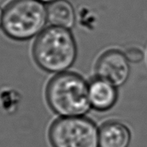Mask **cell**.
Returning <instances> with one entry per match:
<instances>
[{
  "instance_id": "1",
  "label": "cell",
  "mask_w": 147,
  "mask_h": 147,
  "mask_svg": "<svg viewBox=\"0 0 147 147\" xmlns=\"http://www.w3.org/2000/svg\"><path fill=\"white\" fill-rule=\"evenodd\" d=\"M32 56L40 69L50 74L67 72L78 56V47L70 29L50 26L36 36Z\"/></svg>"
},
{
  "instance_id": "2",
  "label": "cell",
  "mask_w": 147,
  "mask_h": 147,
  "mask_svg": "<svg viewBox=\"0 0 147 147\" xmlns=\"http://www.w3.org/2000/svg\"><path fill=\"white\" fill-rule=\"evenodd\" d=\"M45 97L48 106L59 117L85 116L91 109L89 82L79 74H57L48 82Z\"/></svg>"
},
{
  "instance_id": "3",
  "label": "cell",
  "mask_w": 147,
  "mask_h": 147,
  "mask_svg": "<svg viewBox=\"0 0 147 147\" xmlns=\"http://www.w3.org/2000/svg\"><path fill=\"white\" fill-rule=\"evenodd\" d=\"M48 22L45 3L38 0H13L5 7L2 29L9 38L25 41L40 35Z\"/></svg>"
},
{
  "instance_id": "4",
  "label": "cell",
  "mask_w": 147,
  "mask_h": 147,
  "mask_svg": "<svg viewBox=\"0 0 147 147\" xmlns=\"http://www.w3.org/2000/svg\"><path fill=\"white\" fill-rule=\"evenodd\" d=\"M52 147H99V127L86 116L59 117L48 131Z\"/></svg>"
},
{
  "instance_id": "5",
  "label": "cell",
  "mask_w": 147,
  "mask_h": 147,
  "mask_svg": "<svg viewBox=\"0 0 147 147\" xmlns=\"http://www.w3.org/2000/svg\"><path fill=\"white\" fill-rule=\"evenodd\" d=\"M97 77L108 81L115 86H123L130 78L131 63L124 52L111 49L104 52L96 63Z\"/></svg>"
},
{
  "instance_id": "6",
  "label": "cell",
  "mask_w": 147,
  "mask_h": 147,
  "mask_svg": "<svg viewBox=\"0 0 147 147\" xmlns=\"http://www.w3.org/2000/svg\"><path fill=\"white\" fill-rule=\"evenodd\" d=\"M119 97L118 88L96 76L89 82V99L91 108L98 112L112 109Z\"/></svg>"
},
{
  "instance_id": "7",
  "label": "cell",
  "mask_w": 147,
  "mask_h": 147,
  "mask_svg": "<svg viewBox=\"0 0 147 147\" xmlns=\"http://www.w3.org/2000/svg\"><path fill=\"white\" fill-rule=\"evenodd\" d=\"M131 142V131L122 122L107 121L99 127V147H129Z\"/></svg>"
},
{
  "instance_id": "8",
  "label": "cell",
  "mask_w": 147,
  "mask_h": 147,
  "mask_svg": "<svg viewBox=\"0 0 147 147\" xmlns=\"http://www.w3.org/2000/svg\"><path fill=\"white\" fill-rule=\"evenodd\" d=\"M48 20L50 26L70 29L75 24L74 7L67 0H58L48 4Z\"/></svg>"
},
{
  "instance_id": "9",
  "label": "cell",
  "mask_w": 147,
  "mask_h": 147,
  "mask_svg": "<svg viewBox=\"0 0 147 147\" xmlns=\"http://www.w3.org/2000/svg\"><path fill=\"white\" fill-rule=\"evenodd\" d=\"M123 52L130 63H138L143 60L145 57L143 50L137 46H131Z\"/></svg>"
},
{
  "instance_id": "10",
  "label": "cell",
  "mask_w": 147,
  "mask_h": 147,
  "mask_svg": "<svg viewBox=\"0 0 147 147\" xmlns=\"http://www.w3.org/2000/svg\"><path fill=\"white\" fill-rule=\"evenodd\" d=\"M3 11L0 7V27H2L3 25Z\"/></svg>"
},
{
  "instance_id": "11",
  "label": "cell",
  "mask_w": 147,
  "mask_h": 147,
  "mask_svg": "<svg viewBox=\"0 0 147 147\" xmlns=\"http://www.w3.org/2000/svg\"><path fill=\"white\" fill-rule=\"evenodd\" d=\"M40 2H41L43 3H48V4H50V3H54L55 1H58V0H38Z\"/></svg>"
}]
</instances>
